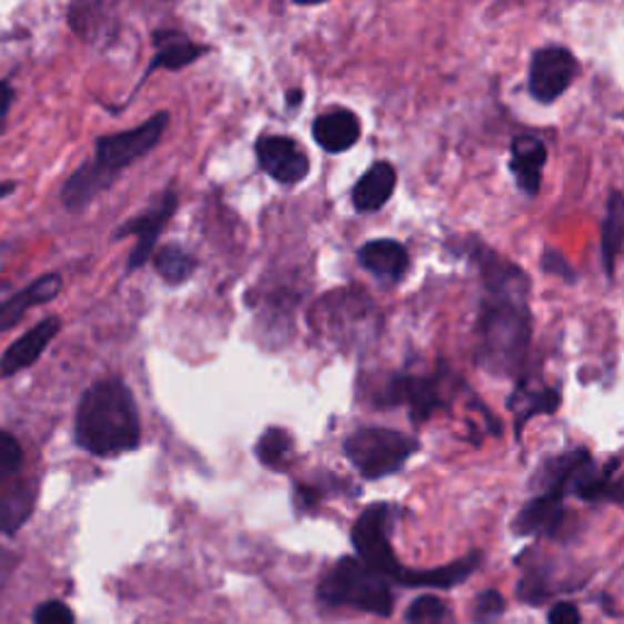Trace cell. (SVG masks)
<instances>
[{
	"label": "cell",
	"mask_w": 624,
	"mask_h": 624,
	"mask_svg": "<svg viewBox=\"0 0 624 624\" xmlns=\"http://www.w3.org/2000/svg\"><path fill=\"white\" fill-rule=\"evenodd\" d=\"M476 259L483 276V301L479 320V359L497 376H513L527 359L532 340L530 315V279L501 254L476 246Z\"/></svg>",
	"instance_id": "obj_1"
},
{
	"label": "cell",
	"mask_w": 624,
	"mask_h": 624,
	"mask_svg": "<svg viewBox=\"0 0 624 624\" xmlns=\"http://www.w3.org/2000/svg\"><path fill=\"white\" fill-rule=\"evenodd\" d=\"M395 520V507L389 503L369 505L352 527V544L356 558L383 576L389 583H397L403 588H454L473 576L481 566V554L473 552L464 558L452 561L446 566L434 568H407L395 558L391 546V524Z\"/></svg>",
	"instance_id": "obj_2"
},
{
	"label": "cell",
	"mask_w": 624,
	"mask_h": 624,
	"mask_svg": "<svg viewBox=\"0 0 624 624\" xmlns=\"http://www.w3.org/2000/svg\"><path fill=\"white\" fill-rule=\"evenodd\" d=\"M73 440L83 452L101 459L122 456L140 446L142 424L128 383L103 379L83 393L73 417Z\"/></svg>",
	"instance_id": "obj_3"
},
{
	"label": "cell",
	"mask_w": 624,
	"mask_h": 624,
	"mask_svg": "<svg viewBox=\"0 0 624 624\" xmlns=\"http://www.w3.org/2000/svg\"><path fill=\"white\" fill-rule=\"evenodd\" d=\"M169 128V112H157L147 122L118 134H103L95 140L93 159L85 161L67 179L61 201L69 210H83L103 195L120 179L124 169L144 159L161 142Z\"/></svg>",
	"instance_id": "obj_4"
},
{
	"label": "cell",
	"mask_w": 624,
	"mask_h": 624,
	"mask_svg": "<svg viewBox=\"0 0 624 624\" xmlns=\"http://www.w3.org/2000/svg\"><path fill=\"white\" fill-rule=\"evenodd\" d=\"M318 601L332 610L349 607L379 617H391L395 607L391 583L356 556H344L322 573Z\"/></svg>",
	"instance_id": "obj_5"
},
{
	"label": "cell",
	"mask_w": 624,
	"mask_h": 624,
	"mask_svg": "<svg viewBox=\"0 0 624 624\" xmlns=\"http://www.w3.org/2000/svg\"><path fill=\"white\" fill-rule=\"evenodd\" d=\"M417 449L420 444L413 436L389 427H361L344 442L346 459L369 481L393 476Z\"/></svg>",
	"instance_id": "obj_6"
},
{
	"label": "cell",
	"mask_w": 624,
	"mask_h": 624,
	"mask_svg": "<svg viewBox=\"0 0 624 624\" xmlns=\"http://www.w3.org/2000/svg\"><path fill=\"white\" fill-rule=\"evenodd\" d=\"M177 208H179V195H177V191L169 189V191L161 193L157 201L149 205V210L142 212V215H137L124 224H120L115 234H112L115 240H124V236H137V246L132 249L130 261H128V273H132L134 269H142L147 261L154 256L159 234L164 232V228L169 224V220L173 218Z\"/></svg>",
	"instance_id": "obj_7"
},
{
	"label": "cell",
	"mask_w": 624,
	"mask_h": 624,
	"mask_svg": "<svg viewBox=\"0 0 624 624\" xmlns=\"http://www.w3.org/2000/svg\"><path fill=\"white\" fill-rule=\"evenodd\" d=\"M576 57L566 47L536 49L530 64V93L534 101L554 103L576 79Z\"/></svg>",
	"instance_id": "obj_8"
},
{
	"label": "cell",
	"mask_w": 624,
	"mask_h": 624,
	"mask_svg": "<svg viewBox=\"0 0 624 624\" xmlns=\"http://www.w3.org/2000/svg\"><path fill=\"white\" fill-rule=\"evenodd\" d=\"M315 318L320 320L318 330L332 336L336 344H356L359 336L349 328V320H373L376 310L366 298L349 291H334L330 298L318 303Z\"/></svg>",
	"instance_id": "obj_9"
},
{
	"label": "cell",
	"mask_w": 624,
	"mask_h": 624,
	"mask_svg": "<svg viewBox=\"0 0 624 624\" xmlns=\"http://www.w3.org/2000/svg\"><path fill=\"white\" fill-rule=\"evenodd\" d=\"M256 159H259V167L264 169L273 181L283 185L301 183L310 171V159L305 154V149L295 140H291V137H281V134L259 137Z\"/></svg>",
	"instance_id": "obj_10"
},
{
	"label": "cell",
	"mask_w": 624,
	"mask_h": 624,
	"mask_svg": "<svg viewBox=\"0 0 624 624\" xmlns=\"http://www.w3.org/2000/svg\"><path fill=\"white\" fill-rule=\"evenodd\" d=\"M381 405H405L415 422L427 420L436 407L444 405L440 379L427 376H393L383 389Z\"/></svg>",
	"instance_id": "obj_11"
},
{
	"label": "cell",
	"mask_w": 624,
	"mask_h": 624,
	"mask_svg": "<svg viewBox=\"0 0 624 624\" xmlns=\"http://www.w3.org/2000/svg\"><path fill=\"white\" fill-rule=\"evenodd\" d=\"M61 330L59 318H44L34 324L32 330L24 332L20 340L12 342L6 354L0 356V379L18 376L20 371L37 364V359L44 354V349L54 342V336Z\"/></svg>",
	"instance_id": "obj_12"
},
{
	"label": "cell",
	"mask_w": 624,
	"mask_h": 624,
	"mask_svg": "<svg viewBox=\"0 0 624 624\" xmlns=\"http://www.w3.org/2000/svg\"><path fill=\"white\" fill-rule=\"evenodd\" d=\"M566 493L561 491H542L520 510V515L513 522V530L520 536L530 534H546L554 536L566 522Z\"/></svg>",
	"instance_id": "obj_13"
},
{
	"label": "cell",
	"mask_w": 624,
	"mask_h": 624,
	"mask_svg": "<svg viewBox=\"0 0 624 624\" xmlns=\"http://www.w3.org/2000/svg\"><path fill=\"white\" fill-rule=\"evenodd\" d=\"M61 291V276L59 273H44L42 279L32 281L30 285H24L18 293L8 295L3 303H0V334L10 332L12 328H18L20 320H24L28 310L40 308L52 303Z\"/></svg>",
	"instance_id": "obj_14"
},
{
	"label": "cell",
	"mask_w": 624,
	"mask_h": 624,
	"mask_svg": "<svg viewBox=\"0 0 624 624\" xmlns=\"http://www.w3.org/2000/svg\"><path fill=\"white\" fill-rule=\"evenodd\" d=\"M510 169L515 181L527 195H536L542 189V171L546 164V147L534 134H517L510 144Z\"/></svg>",
	"instance_id": "obj_15"
},
{
	"label": "cell",
	"mask_w": 624,
	"mask_h": 624,
	"mask_svg": "<svg viewBox=\"0 0 624 624\" xmlns=\"http://www.w3.org/2000/svg\"><path fill=\"white\" fill-rule=\"evenodd\" d=\"M154 47H157V54L152 59V64H149L147 73H144V81L152 77L154 71H181L185 67H191L193 61L201 59L208 49L195 44L193 40H189L183 32L179 30H157L154 32ZM142 81V83H144ZM142 89V85H140Z\"/></svg>",
	"instance_id": "obj_16"
},
{
	"label": "cell",
	"mask_w": 624,
	"mask_h": 624,
	"mask_svg": "<svg viewBox=\"0 0 624 624\" xmlns=\"http://www.w3.org/2000/svg\"><path fill=\"white\" fill-rule=\"evenodd\" d=\"M312 137L330 154L349 152L361 137V122L352 110H332L324 112L312 122Z\"/></svg>",
	"instance_id": "obj_17"
},
{
	"label": "cell",
	"mask_w": 624,
	"mask_h": 624,
	"mask_svg": "<svg viewBox=\"0 0 624 624\" xmlns=\"http://www.w3.org/2000/svg\"><path fill=\"white\" fill-rule=\"evenodd\" d=\"M359 261H361V266L373 273V276H379L383 281H393V283L405 279V273L410 269L407 249L395 240L366 242L359 249Z\"/></svg>",
	"instance_id": "obj_18"
},
{
	"label": "cell",
	"mask_w": 624,
	"mask_h": 624,
	"mask_svg": "<svg viewBox=\"0 0 624 624\" xmlns=\"http://www.w3.org/2000/svg\"><path fill=\"white\" fill-rule=\"evenodd\" d=\"M397 173L389 164V161H379L373 164L364 177H361L352 191V201L359 212H373L381 210L385 203L391 201V195L395 191Z\"/></svg>",
	"instance_id": "obj_19"
},
{
	"label": "cell",
	"mask_w": 624,
	"mask_h": 624,
	"mask_svg": "<svg viewBox=\"0 0 624 624\" xmlns=\"http://www.w3.org/2000/svg\"><path fill=\"white\" fill-rule=\"evenodd\" d=\"M37 505L34 481H16L0 489V534H16L28 524Z\"/></svg>",
	"instance_id": "obj_20"
},
{
	"label": "cell",
	"mask_w": 624,
	"mask_h": 624,
	"mask_svg": "<svg viewBox=\"0 0 624 624\" xmlns=\"http://www.w3.org/2000/svg\"><path fill=\"white\" fill-rule=\"evenodd\" d=\"M601 252H603V266L607 271V276L613 279L617 259L624 252V193L610 195L607 215L603 222Z\"/></svg>",
	"instance_id": "obj_21"
},
{
	"label": "cell",
	"mask_w": 624,
	"mask_h": 624,
	"mask_svg": "<svg viewBox=\"0 0 624 624\" xmlns=\"http://www.w3.org/2000/svg\"><path fill=\"white\" fill-rule=\"evenodd\" d=\"M561 405V395L554 389H527V385H522V389L510 397V407L515 410V430L517 434L522 432L524 424H527L534 415H548V413H556Z\"/></svg>",
	"instance_id": "obj_22"
},
{
	"label": "cell",
	"mask_w": 624,
	"mask_h": 624,
	"mask_svg": "<svg viewBox=\"0 0 624 624\" xmlns=\"http://www.w3.org/2000/svg\"><path fill=\"white\" fill-rule=\"evenodd\" d=\"M154 269L161 281L169 285H183L195 273V259L181 244H161L154 252Z\"/></svg>",
	"instance_id": "obj_23"
},
{
	"label": "cell",
	"mask_w": 624,
	"mask_h": 624,
	"mask_svg": "<svg viewBox=\"0 0 624 624\" xmlns=\"http://www.w3.org/2000/svg\"><path fill=\"white\" fill-rule=\"evenodd\" d=\"M256 459L271 471H285L295 459L293 436L283 427H269L256 442Z\"/></svg>",
	"instance_id": "obj_24"
},
{
	"label": "cell",
	"mask_w": 624,
	"mask_h": 624,
	"mask_svg": "<svg viewBox=\"0 0 624 624\" xmlns=\"http://www.w3.org/2000/svg\"><path fill=\"white\" fill-rule=\"evenodd\" d=\"M405 624H456V615L440 595H420L407 605Z\"/></svg>",
	"instance_id": "obj_25"
},
{
	"label": "cell",
	"mask_w": 624,
	"mask_h": 624,
	"mask_svg": "<svg viewBox=\"0 0 624 624\" xmlns=\"http://www.w3.org/2000/svg\"><path fill=\"white\" fill-rule=\"evenodd\" d=\"M24 464V452L20 442L10 432L0 430V483L10 481Z\"/></svg>",
	"instance_id": "obj_26"
},
{
	"label": "cell",
	"mask_w": 624,
	"mask_h": 624,
	"mask_svg": "<svg viewBox=\"0 0 624 624\" xmlns=\"http://www.w3.org/2000/svg\"><path fill=\"white\" fill-rule=\"evenodd\" d=\"M505 597L497 591H483L476 603H473V622L476 624H493L505 615Z\"/></svg>",
	"instance_id": "obj_27"
},
{
	"label": "cell",
	"mask_w": 624,
	"mask_h": 624,
	"mask_svg": "<svg viewBox=\"0 0 624 624\" xmlns=\"http://www.w3.org/2000/svg\"><path fill=\"white\" fill-rule=\"evenodd\" d=\"M34 624H77L71 607L61 601H49L37 607Z\"/></svg>",
	"instance_id": "obj_28"
},
{
	"label": "cell",
	"mask_w": 624,
	"mask_h": 624,
	"mask_svg": "<svg viewBox=\"0 0 624 624\" xmlns=\"http://www.w3.org/2000/svg\"><path fill=\"white\" fill-rule=\"evenodd\" d=\"M542 266H544L546 273H552V276H561L568 283L576 281V273H573V269L568 266V261L556 252H546L544 259H542Z\"/></svg>",
	"instance_id": "obj_29"
},
{
	"label": "cell",
	"mask_w": 624,
	"mask_h": 624,
	"mask_svg": "<svg viewBox=\"0 0 624 624\" xmlns=\"http://www.w3.org/2000/svg\"><path fill=\"white\" fill-rule=\"evenodd\" d=\"M548 624H581V610L568 601L556 603L548 613Z\"/></svg>",
	"instance_id": "obj_30"
},
{
	"label": "cell",
	"mask_w": 624,
	"mask_h": 624,
	"mask_svg": "<svg viewBox=\"0 0 624 624\" xmlns=\"http://www.w3.org/2000/svg\"><path fill=\"white\" fill-rule=\"evenodd\" d=\"M12 256H16V244H12V242H0V293L6 291L3 279H6V271L10 266ZM0 303H3V298H0Z\"/></svg>",
	"instance_id": "obj_31"
},
{
	"label": "cell",
	"mask_w": 624,
	"mask_h": 624,
	"mask_svg": "<svg viewBox=\"0 0 624 624\" xmlns=\"http://www.w3.org/2000/svg\"><path fill=\"white\" fill-rule=\"evenodd\" d=\"M12 103H16V91H12L10 83L0 81V118L8 115V110H10Z\"/></svg>",
	"instance_id": "obj_32"
},
{
	"label": "cell",
	"mask_w": 624,
	"mask_h": 624,
	"mask_svg": "<svg viewBox=\"0 0 624 624\" xmlns=\"http://www.w3.org/2000/svg\"><path fill=\"white\" fill-rule=\"evenodd\" d=\"M18 189V183L16 181H6V183H0V201H3V198H8L12 191Z\"/></svg>",
	"instance_id": "obj_33"
},
{
	"label": "cell",
	"mask_w": 624,
	"mask_h": 624,
	"mask_svg": "<svg viewBox=\"0 0 624 624\" xmlns=\"http://www.w3.org/2000/svg\"><path fill=\"white\" fill-rule=\"evenodd\" d=\"M301 101H303V91H298V89L289 91V105H291V108L301 105Z\"/></svg>",
	"instance_id": "obj_34"
}]
</instances>
